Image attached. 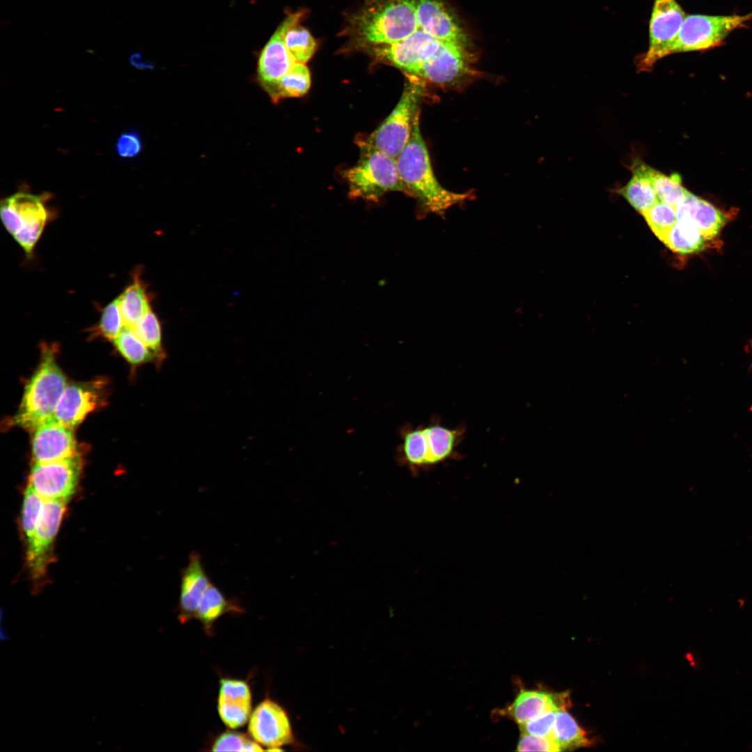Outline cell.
<instances>
[{
    "label": "cell",
    "mask_w": 752,
    "mask_h": 752,
    "mask_svg": "<svg viewBox=\"0 0 752 752\" xmlns=\"http://www.w3.org/2000/svg\"><path fill=\"white\" fill-rule=\"evenodd\" d=\"M551 737L561 751L586 747L592 741L576 720L565 710L556 712Z\"/></svg>",
    "instance_id": "d4e9b609"
},
{
    "label": "cell",
    "mask_w": 752,
    "mask_h": 752,
    "mask_svg": "<svg viewBox=\"0 0 752 752\" xmlns=\"http://www.w3.org/2000/svg\"><path fill=\"white\" fill-rule=\"evenodd\" d=\"M118 297L125 326L133 327L151 309L145 285L139 277Z\"/></svg>",
    "instance_id": "83f0119b"
},
{
    "label": "cell",
    "mask_w": 752,
    "mask_h": 752,
    "mask_svg": "<svg viewBox=\"0 0 752 752\" xmlns=\"http://www.w3.org/2000/svg\"><path fill=\"white\" fill-rule=\"evenodd\" d=\"M44 500L29 486H27L23 499L21 524L26 543L31 539L38 524Z\"/></svg>",
    "instance_id": "836d02e7"
},
{
    "label": "cell",
    "mask_w": 752,
    "mask_h": 752,
    "mask_svg": "<svg viewBox=\"0 0 752 752\" xmlns=\"http://www.w3.org/2000/svg\"><path fill=\"white\" fill-rule=\"evenodd\" d=\"M423 92V84L419 78L409 80L393 110L359 143L361 149L377 150L396 159L409 140Z\"/></svg>",
    "instance_id": "5b68a950"
},
{
    "label": "cell",
    "mask_w": 752,
    "mask_h": 752,
    "mask_svg": "<svg viewBox=\"0 0 752 752\" xmlns=\"http://www.w3.org/2000/svg\"><path fill=\"white\" fill-rule=\"evenodd\" d=\"M418 28L415 0H365L350 16L347 33L366 49L400 40Z\"/></svg>",
    "instance_id": "7a4b0ae2"
},
{
    "label": "cell",
    "mask_w": 752,
    "mask_h": 752,
    "mask_svg": "<svg viewBox=\"0 0 752 752\" xmlns=\"http://www.w3.org/2000/svg\"><path fill=\"white\" fill-rule=\"evenodd\" d=\"M675 212L677 221L692 224L707 240L715 237L728 220L724 212L691 193L675 207Z\"/></svg>",
    "instance_id": "7402d4cb"
},
{
    "label": "cell",
    "mask_w": 752,
    "mask_h": 752,
    "mask_svg": "<svg viewBox=\"0 0 752 752\" xmlns=\"http://www.w3.org/2000/svg\"><path fill=\"white\" fill-rule=\"evenodd\" d=\"M242 607L234 600L228 599L221 590L211 583L205 592L196 610L194 619L211 634L215 622L227 613H240Z\"/></svg>",
    "instance_id": "603a6c76"
},
{
    "label": "cell",
    "mask_w": 752,
    "mask_h": 752,
    "mask_svg": "<svg viewBox=\"0 0 752 752\" xmlns=\"http://www.w3.org/2000/svg\"><path fill=\"white\" fill-rule=\"evenodd\" d=\"M285 43L294 58L306 63L314 54L317 44L310 32L299 23L292 26L285 33Z\"/></svg>",
    "instance_id": "1f68e13d"
},
{
    "label": "cell",
    "mask_w": 752,
    "mask_h": 752,
    "mask_svg": "<svg viewBox=\"0 0 752 752\" xmlns=\"http://www.w3.org/2000/svg\"><path fill=\"white\" fill-rule=\"evenodd\" d=\"M751 348H752V342H751Z\"/></svg>",
    "instance_id": "60d3db41"
},
{
    "label": "cell",
    "mask_w": 752,
    "mask_h": 752,
    "mask_svg": "<svg viewBox=\"0 0 752 752\" xmlns=\"http://www.w3.org/2000/svg\"><path fill=\"white\" fill-rule=\"evenodd\" d=\"M441 43L418 28L404 39L366 49L377 59L391 64L408 75L417 77L422 65L437 52Z\"/></svg>",
    "instance_id": "7c38bea8"
},
{
    "label": "cell",
    "mask_w": 752,
    "mask_h": 752,
    "mask_svg": "<svg viewBox=\"0 0 752 752\" xmlns=\"http://www.w3.org/2000/svg\"><path fill=\"white\" fill-rule=\"evenodd\" d=\"M132 328L152 351L157 361L161 362L166 358V354L162 344L161 323L152 309H150Z\"/></svg>",
    "instance_id": "4dcf8cb0"
},
{
    "label": "cell",
    "mask_w": 752,
    "mask_h": 752,
    "mask_svg": "<svg viewBox=\"0 0 752 752\" xmlns=\"http://www.w3.org/2000/svg\"><path fill=\"white\" fill-rule=\"evenodd\" d=\"M217 710L221 720L230 729H237L246 723L252 712V695L249 684L243 680L221 679Z\"/></svg>",
    "instance_id": "d6986e66"
},
{
    "label": "cell",
    "mask_w": 752,
    "mask_h": 752,
    "mask_svg": "<svg viewBox=\"0 0 752 752\" xmlns=\"http://www.w3.org/2000/svg\"><path fill=\"white\" fill-rule=\"evenodd\" d=\"M633 166L649 180L659 201L675 208L690 193L682 185L681 177L677 173L668 175L643 162L635 164Z\"/></svg>",
    "instance_id": "cb8c5ba5"
},
{
    "label": "cell",
    "mask_w": 752,
    "mask_h": 752,
    "mask_svg": "<svg viewBox=\"0 0 752 752\" xmlns=\"http://www.w3.org/2000/svg\"><path fill=\"white\" fill-rule=\"evenodd\" d=\"M642 215L660 241L677 222L675 208L661 201H657Z\"/></svg>",
    "instance_id": "d6a6232c"
},
{
    "label": "cell",
    "mask_w": 752,
    "mask_h": 752,
    "mask_svg": "<svg viewBox=\"0 0 752 752\" xmlns=\"http://www.w3.org/2000/svg\"><path fill=\"white\" fill-rule=\"evenodd\" d=\"M632 178L618 192L643 214L659 199L649 180L640 171L632 166Z\"/></svg>",
    "instance_id": "4316f807"
},
{
    "label": "cell",
    "mask_w": 752,
    "mask_h": 752,
    "mask_svg": "<svg viewBox=\"0 0 752 752\" xmlns=\"http://www.w3.org/2000/svg\"><path fill=\"white\" fill-rule=\"evenodd\" d=\"M143 148L140 134L135 130H129L122 133L118 138L116 149L118 155L123 158H132L140 154Z\"/></svg>",
    "instance_id": "74e56055"
},
{
    "label": "cell",
    "mask_w": 752,
    "mask_h": 752,
    "mask_svg": "<svg viewBox=\"0 0 752 752\" xmlns=\"http://www.w3.org/2000/svg\"><path fill=\"white\" fill-rule=\"evenodd\" d=\"M305 11L289 14L279 26L263 48L258 60V79L272 99L281 79L297 62L288 51L285 35L288 29L299 23Z\"/></svg>",
    "instance_id": "4fadbf2b"
},
{
    "label": "cell",
    "mask_w": 752,
    "mask_h": 752,
    "mask_svg": "<svg viewBox=\"0 0 752 752\" xmlns=\"http://www.w3.org/2000/svg\"><path fill=\"white\" fill-rule=\"evenodd\" d=\"M467 47L441 42L437 52L421 66L418 78L437 85H452L471 73V59Z\"/></svg>",
    "instance_id": "9a60e30c"
},
{
    "label": "cell",
    "mask_w": 752,
    "mask_h": 752,
    "mask_svg": "<svg viewBox=\"0 0 752 752\" xmlns=\"http://www.w3.org/2000/svg\"><path fill=\"white\" fill-rule=\"evenodd\" d=\"M65 511V502L44 500L34 533L26 543V561L34 580L41 579L45 574Z\"/></svg>",
    "instance_id": "5bb4252c"
},
{
    "label": "cell",
    "mask_w": 752,
    "mask_h": 752,
    "mask_svg": "<svg viewBox=\"0 0 752 752\" xmlns=\"http://www.w3.org/2000/svg\"><path fill=\"white\" fill-rule=\"evenodd\" d=\"M262 746L246 735L228 730L219 735L213 744L212 751H261Z\"/></svg>",
    "instance_id": "e575fe53"
},
{
    "label": "cell",
    "mask_w": 752,
    "mask_h": 752,
    "mask_svg": "<svg viewBox=\"0 0 752 752\" xmlns=\"http://www.w3.org/2000/svg\"><path fill=\"white\" fill-rule=\"evenodd\" d=\"M556 712H545L535 718L519 724L521 733L540 737H551Z\"/></svg>",
    "instance_id": "8d00e7d4"
},
{
    "label": "cell",
    "mask_w": 752,
    "mask_h": 752,
    "mask_svg": "<svg viewBox=\"0 0 752 752\" xmlns=\"http://www.w3.org/2000/svg\"><path fill=\"white\" fill-rule=\"evenodd\" d=\"M125 327L120 308V299L118 297L104 308L98 329L102 336L113 340L122 332Z\"/></svg>",
    "instance_id": "d590c367"
},
{
    "label": "cell",
    "mask_w": 752,
    "mask_h": 752,
    "mask_svg": "<svg viewBox=\"0 0 752 752\" xmlns=\"http://www.w3.org/2000/svg\"><path fill=\"white\" fill-rule=\"evenodd\" d=\"M419 29L441 42L467 47V36L444 0H415Z\"/></svg>",
    "instance_id": "2e32d148"
},
{
    "label": "cell",
    "mask_w": 752,
    "mask_h": 752,
    "mask_svg": "<svg viewBox=\"0 0 752 752\" xmlns=\"http://www.w3.org/2000/svg\"><path fill=\"white\" fill-rule=\"evenodd\" d=\"M311 86V75L306 63L297 62L279 81L273 101L297 97L306 94Z\"/></svg>",
    "instance_id": "f1b7e54d"
},
{
    "label": "cell",
    "mask_w": 752,
    "mask_h": 752,
    "mask_svg": "<svg viewBox=\"0 0 752 752\" xmlns=\"http://www.w3.org/2000/svg\"><path fill=\"white\" fill-rule=\"evenodd\" d=\"M46 193L35 195L19 191L1 201V217L6 230L27 253L39 240L52 212Z\"/></svg>",
    "instance_id": "8992f818"
},
{
    "label": "cell",
    "mask_w": 752,
    "mask_h": 752,
    "mask_svg": "<svg viewBox=\"0 0 752 752\" xmlns=\"http://www.w3.org/2000/svg\"><path fill=\"white\" fill-rule=\"evenodd\" d=\"M72 431L54 416L33 429L32 454L35 462H48L72 457L77 453Z\"/></svg>",
    "instance_id": "e0dca14e"
},
{
    "label": "cell",
    "mask_w": 752,
    "mask_h": 752,
    "mask_svg": "<svg viewBox=\"0 0 752 752\" xmlns=\"http://www.w3.org/2000/svg\"><path fill=\"white\" fill-rule=\"evenodd\" d=\"M130 63L135 68L142 70L152 68L153 65L145 60L140 52L133 53L130 57Z\"/></svg>",
    "instance_id": "ab89813d"
},
{
    "label": "cell",
    "mask_w": 752,
    "mask_h": 752,
    "mask_svg": "<svg viewBox=\"0 0 752 752\" xmlns=\"http://www.w3.org/2000/svg\"><path fill=\"white\" fill-rule=\"evenodd\" d=\"M66 386V377L52 350H44L40 363L25 388L13 423L33 430L52 417Z\"/></svg>",
    "instance_id": "277c9868"
},
{
    "label": "cell",
    "mask_w": 752,
    "mask_h": 752,
    "mask_svg": "<svg viewBox=\"0 0 752 752\" xmlns=\"http://www.w3.org/2000/svg\"><path fill=\"white\" fill-rule=\"evenodd\" d=\"M100 383H74L67 385L54 412V417L66 426L74 428L100 402Z\"/></svg>",
    "instance_id": "ac0fdd59"
},
{
    "label": "cell",
    "mask_w": 752,
    "mask_h": 752,
    "mask_svg": "<svg viewBox=\"0 0 752 752\" xmlns=\"http://www.w3.org/2000/svg\"><path fill=\"white\" fill-rule=\"evenodd\" d=\"M211 583L201 555L191 551L187 565L180 573L178 618L182 622L194 618L201 600Z\"/></svg>",
    "instance_id": "ffe728a7"
},
{
    "label": "cell",
    "mask_w": 752,
    "mask_h": 752,
    "mask_svg": "<svg viewBox=\"0 0 752 752\" xmlns=\"http://www.w3.org/2000/svg\"><path fill=\"white\" fill-rule=\"evenodd\" d=\"M113 343L122 356L133 365L156 361L152 351L130 327L125 326L122 332L113 340Z\"/></svg>",
    "instance_id": "f546056e"
},
{
    "label": "cell",
    "mask_w": 752,
    "mask_h": 752,
    "mask_svg": "<svg viewBox=\"0 0 752 752\" xmlns=\"http://www.w3.org/2000/svg\"><path fill=\"white\" fill-rule=\"evenodd\" d=\"M396 164L405 192L414 196L428 212L442 214L470 196L468 193L451 191L437 180L421 133L418 113L409 140L396 158Z\"/></svg>",
    "instance_id": "6da1fadb"
},
{
    "label": "cell",
    "mask_w": 752,
    "mask_h": 752,
    "mask_svg": "<svg viewBox=\"0 0 752 752\" xmlns=\"http://www.w3.org/2000/svg\"><path fill=\"white\" fill-rule=\"evenodd\" d=\"M686 17L676 0H654L650 24L648 50L637 60L640 70H650L673 47Z\"/></svg>",
    "instance_id": "9c48e42d"
},
{
    "label": "cell",
    "mask_w": 752,
    "mask_h": 752,
    "mask_svg": "<svg viewBox=\"0 0 752 752\" xmlns=\"http://www.w3.org/2000/svg\"><path fill=\"white\" fill-rule=\"evenodd\" d=\"M465 432L464 425L448 428L439 418H433L426 425L406 428L400 449L402 462L412 470L418 471L457 459V448Z\"/></svg>",
    "instance_id": "3957f363"
},
{
    "label": "cell",
    "mask_w": 752,
    "mask_h": 752,
    "mask_svg": "<svg viewBox=\"0 0 752 752\" xmlns=\"http://www.w3.org/2000/svg\"><path fill=\"white\" fill-rule=\"evenodd\" d=\"M751 19L752 13L731 15H686L672 54L706 50L718 46L731 32L745 26Z\"/></svg>",
    "instance_id": "ba28073f"
},
{
    "label": "cell",
    "mask_w": 752,
    "mask_h": 752,
    "mask_svg": "<svg viewBox=\"0 0 752 752\" xmlns=\"http://www.w3.org/2000/svg\"><path fill=\"white\" fill-rule=\"evenodd\" d=\"M517 751H560L551 737H540L521 733L517 746Z\"/></svg>",
    "instance_id": "f35d334b"
},
{
    "label": "cell",
    "mask_w": 752,
    "mask_h": 752,
    "mask_svg": "<svg viewBox=\"0 0 752 752\" xmlns=\"http://www.w3.org/2000/svg\"><path fill=\"white\" fill-rule=\"evenodd\" d=\"M361 150L358 163L345 173L352 196L373 201L389 191L405 192L395 158L377 150Z\"/></svg>",
    "instance_id": "52a82bcc"
},
{
    "label": "cell",
    "mask_w": 752,
    "mask_h": 752,
    "mask_svg": "<svg viewBox=\"0 0 752 752\" xmlns=\"http://www.w3.org/2000/svg\"><path fill=\"white\" fill-rule=\"evenodd\" d=\"M570 703L568 692L550 693L524 689L503 710L502 714L521 724L545 712L565 710Z\"/></svg>",
    "instance_id": "44dd1931"
},
{
    "label": "cell",
    "mask_w": 752,
    "mask_h": 752,
    "mask_svg": "<svg viewBox=\"0 0 752 752\" xmlns=\"http://www.w3.org/2000/svg\"><path fill=\"white\" fill-rule=\"evenodd\" d=\"M81 469L79 454L56 461L35 462L28 486L45 501L66 502L76 491Z\"/></svg>",
    "instance_id": "8fae6325"
},
{
    "label": "cell",
    "mask_w": 752,
    "mask_h": 752,
    "mask_svg": "<svg viewBox=\"0 0 752 752\" xmlns=\"http://www.w3.org/2000/svg\"><path fill=\"white\" fill-rule=\"evenodd\" d=\"M671 251L680 254H689L706 248L707 240L692 224L678 221L661 240Z\"/></svg>",
    "instance_id": "484cf974"
},
{
    "label": "cell",
    "mask_w": 752,
    "mask_h": 752,
    "mask_svg": "<svg viewBox=\"0 0 752 752\" xmlns=\"http://www.w3.org/2000/svg\"><path fill=\"white\" fill-rule=\"evenodd\" d=\"M249 737L269 751H283L291 745L304 747L297 739L285 709L276 701L266 698L252 711L248 721Z\"/></svg>",
    "instance_id": "30bf717a"
}]
</instances>
